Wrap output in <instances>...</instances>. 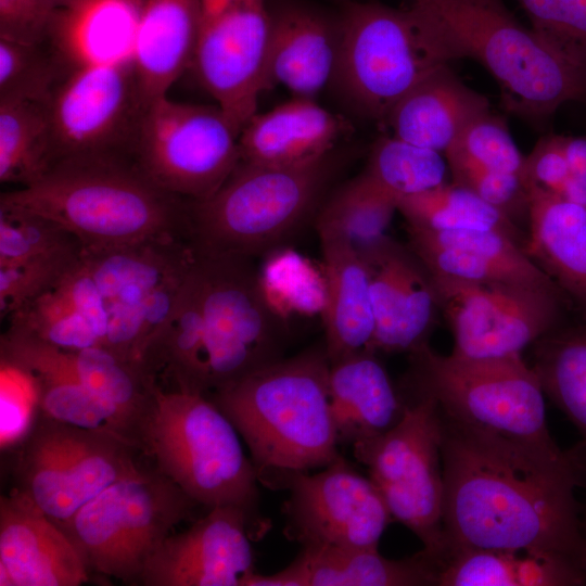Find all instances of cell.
I'll return each mask as SVG.
<instances>
[{
  "label": "cell",
  "mask_w": 586,
  "mask_h": 586,
  "mask_svg": "<svg viewBox=\"0 0 586 586\" xmlns=\"http://www.w3.org/2000/svg\"><path fill=\"white\" fill-rule=\"evenodd\" d=\"M412 1L436 17L462 58L487 69L508 112L539 124L566 102H586V65L523 26L502 0Z\"/></svg>",
  "instance_id": "277c9868"
},
{
  "label": "cell",
  "mask_w": 586,
  "mask_h": 586,
  "mask_svg": "<svg viewBox=\"0 0 586 586\" xmlns=\"http://www.w3.org/2000/svg\"><path fill=\"white\" fill-rule=\"evenodd\" d=\"M239 136L218 105L164 95L144 105L129 156L162 190L201 201L213 195L241 162Z\"/></svg>",
  "instance_id": "7c38bea8"
},
{
  "label": "cell",
  "mask_w": 586,
  "mask_h": 586,
  "mask_svg": "<svg viewBox=\"0 0 586 586\" xmlns=\"http://www.w3.org/2000/svg\"><path fill=\"white\" fill-rule=\"evenodd\" d=\"M285 534L302 547L378 548L393 520L370 477L341 456L309 474L297 473L284 485Z\"/></svg>",
  "instance_id": "e0dca14e"
},
{
  "label": "cell",
  "mask_w": 586,
  "mask_h": 586,
  "mask_svg": "<svg viewBox=\"0 0 586 586\" xmlns=\"http://www.w3.org/2000/svg\"><path fill=\"white\" fill-rule=\"evenodd\" d=\"M324 347L280 358L209 393L249 447L258 480L284 485L324 468L337 453Z\"/></svg>",
  "instance_id": "3957f363"
},
{
  "label": "cell",
  "mask_w": 586,
  "mask_h": 586,
  "mask_svg": "<svg viewBox=\"0 0 586 586\" xmlns=\"http://www.w3.org/2000/svg\"><path fill=\"white\" fill-rule=\"evenodd\" d=\"M0 359L34 380L43 415L79 428L106 432L140 449L141 421L89 391L72 371L65 349L14 328L1 334Z\"/></svg>",
  "instance_id": "ffe728a7"
},
{
  "label": "cell",
  "mask_w": 586,
  "mask_h": 586,
  "mask_svg": "<svg viewBox=\"0 0 586 586\" xmlns=\"http://www.w3.org/2000/svg\"><path fill=\"white\" fill-rule=\"evenodd\" d=\"M398 200L362 173L346 182L319 209L316 229L343 235L358 252L385 235Z\"/></svg>",
  "instance_id": "e575fe53"
},
{
  "label": "cell",
  "mask_w": 586,
  "mask_h": 586,
  "mask_svg": "<svg viewBox=\"0 0 586 586\" xmlns=\"http://www.w3.org/2000/svg\"><path fill=\"white\" fill-rule=\"evenodd\" d=\"M447 151L463 154L487 168L523 178L525 156L518 149L505 119L491 110L471 122Z\"/></svg>",
  "instance_id": "b9f144b4"
},
{
  "label": "cell",
  "mask_w": 586,
  "mask_h": 586,
  "mask_svg": "<svg viewBox=\"0 0 586 586\" xmlns=\"http://www.w3.org/2000/svg\"><path fill=\"white\" fill-rule=\"evenodd\" d=\"M570 177L561 135L545 136L525 157L523 179L526 188L536 187L562 198Z\"/></svg>",
  "instance_id": "bcb514c9"
},
{
  "label": "cell",
  "mask_w": 586,
  "mask_h": 586,
  "mask_svg": "<svg viewBox=\"0 0 586 586\" xmlns=\"http://www.w3.org/2000/svg\"><path fill=\"white\" fill-rule=\"evenodd\" d=\"M53 162L48 102L0 100V182L27 186Z\"/></svg>",
  "instance_id": "1f68e13d"
},
{
  "label": "cell",
  "mask_w": 586,
  "mask_h": 586,
  "mask_svg": "<svg viewBox=\"0 0 586 586\" xmlns=\"http://www.w3.org/2000/svg\"><path fill=\"white\" fill-rule=\"evenodd\" d=\"M358 253L370 275L374 333L369 351L410 353L428 343L441 309L424 264L388 235Z\"/></svg>",
  "instance_id": "d6986e66"
},
{
  "label": "cell",
  "mask_w": 586,
  "mask_h": 586,
  "mask_svg": "<svg viewBox=\"0 0 586 586\" xmlns=\"http://www.w3.org/2000/svg\"><path fill=\"white\" fill-rule=\"evenodd\" d=\"M316 230L323 260V347L332 364L369 351L374 333L370 275L358 251L343 235Z\"/></svg>",
  "instance_id": "d4e9b609"
},
{
  "label": "cell",
  "mask_w": 586,
  "mask_h": 586,
  "mask_svg": "<svg viewBox=\"0 0 586 586\" xmlns=\"http://www.w3.org/2000/svg\"><path fill=\"white\" fill-rule=\"evenodd\" d=\"M143 107L131 58L74 64L48 102L53 164L89 155L129 157Z\"/></svg>",
  "instance_id": "9a60e30c"
},
{
  "label": "cell",
  "mask_w": 586,
  "mask_h": 586,
  "mask_svg": "<svg viewBox=\"0 0 586 586\" xmlns=\"http://www.w3.org/2000/svg\"><path fill=\"white\" fill-rule=\"evenodd\" d=\"M73 0H0V39L41 44L50 41L60 13Z\"/></svg>",
  "instance_id": "f6af8a7d"
},
{
  "label": "cell",
  "mask_w": 586,
  "mask_h": 586,
  "mask_svg": "<svg viewBox=\"0 0 586 586\" xmlns=\"http://www.w3.org/2000/svg\"><path fill=\"white\" fill-rule=\"evenodd\" d=\"M393 520L413 532L423 548L443 539L442 419L437 402L415 393L403 418L387 432L353 444Z\"/></svg>",
  "instance_id": "4fadbf2b"
},
{
  "label": "cell",
  "mask_w": 586,
  "mask_h": 586,
  "mask_svg": "<svg viewBox=\"0 0 586 586\" xmlns=\"http://www.w3.org/2000/svg\"><path fill=\"white\" fill-rule=\"evenodd\" d=\"M1 449H12L31 428L39 408L31 377L0 359Z\"/></svg>",
  "instance_id": "ee69618b"
},
{
  "label": "cell",
  "mask_w": 586,
  "mask_h": 586,
  "mask_svg": "<svg viewBox=\"0 0 586 586\" xmlns=\"http://www.w3.org/2000/svg\"><path fill=\"white\" fill-rule=\"evenodd\" d=\"M415 393L477 428L559 450L547 426L544 391L521 355L489 358L444 356L425 343L410 352Z\"/></svg>",
  "instance_id": "ba28073f"
},
{
  "label": "cell",
  "mask_w": 586,
  "mask_h": 586,
  "mask_svg": "<svg viewBox=\"0 0 586 586\" xmlns=\"http://www.w3.org/2000/svg\"><path fill=\"white\" fill-rule=\"evenodd\" d=\"M374 354L362 351L330 364L328 391L339 443L381 435L405 413L406 402Z\"/></svg>",
  "instance_id": "f546056e"
},
{
  "label": "cell",
  "mask_w": 586,
  "mask_h": 586,
  "mask_svg": "<svg viewBox=\"0 0 586 586\" xmlns=\"http://www.w3.org/2000/svg\"><path fill=\"white\" fill-rule=\"evenodd\" d=\"M250 521L237 507L209 509L187 531L163 542L146 562L140 585L243 586L255 572Z\"/></svg>",
  "instance_id": "ac0fdd59"
},
{
  "label": "cell",
  "mask_w": 586,
  "mask_h": 586,
  "mask_svg": "<svg viewBox=\"0 0 586 586\" xmlns=\"http://www.w3.org/2000/svg\"><path fill=\"white\" fill-rule=\"evenodd\" d=\"M71 67L52 42L48 47L0 39V100L49 102Z\"/></svg>",
  "instance_id": "8d00e7d4"
},
{
  "label": "cell",
  "mask_w": 586,
  "mask_h": 586,
  "mask_svg": "<svg viewBox=\"0 0 586 586\" xmlns=\"http://www.w3.org/2000/svg\"><path fill=\"white\" fill-rule=\"evenodd\" d=\"M17 329L63 349L101 346L91 326L53 288L5 318Z\"/></svg>",
  "instance_id": "74e56055"
},
{
  "label": "cell",
  "mask_w": 586,
  "mask_h": 586,
  "mask_svg": "<svg viewBox=\"0 0 586 586\" xmlns=\"http://www.w3.org/2000/svg\"><path fill=\"white\" fill-rule=\"evenodd\" d=\"M90 573L65 531L15 497H0V586H79Z\"/></svg>",
  "instance_id": "44dd1931"
},
{
  "label": "cell",
  "mask_w": 586,
  "mask_h": 586,
  "mask_svg": "<svg viewBox=\"0 0 586 586\" xmlns=\"http://www.w3.org/2000/svg\"><path fill=\"white\" fill-rule=\"evenodd\" d=\"M79 245L71 232L49 219L0 209V266L25 264Z\"/></svg>",
  "instance_id": "f35d334b"
},
{
  "label": "cell",
  "mask_w": 586,
  "mask_h": 586,
  "mask_svg": "<svg viewBox=\"0 0 586 586\" xmlns=\"http://www.w3.org/2000/svg\"><path fill=\"white\" fill-rule=\"evenodd\" d=\"M487 111V99L445 64L404 94L383 124L391 135L444 154L467 126Z\"/></svg>",
  "instance_id": "83f0119b"
},
{
  "label": "cell",
  "mask_w": 586,
  "mask_h": 586,
  "mask_svg": "<svg viewBox=\"0 0 586 586\" xmlns=\"http://www.w3.org/2000/svg\"><path fill=\"white\" fill-rule=\"evenodd\" d=\"M563 145L571 177L562 199L586 207V136H563Z\"/></svg>",
  "instance_id": "7dc6e473"
},
{
  "label": "cell",
  "mask_w": 586,
  "mask_h": 586,
  "mask_svg": "<svg viewBox=\"0 0 586 586\" xmlns=\"http://www.w3.org/2000/svg\"><path fill=\"white\" fill-rule=\"evenodd\" d=\"M196 504L157 469L119 480L61 525L89 573L140 585L146 562Z\"/></svg>",
  "instance_id": "9c48e42d"
},
{
  "label": "cell",
  "mask_w": 586,
  "mask_h": 586,
  "mask_svg": "<svg viewBox=\"0 0 586 586\" xmlns=\"http://www.w3.org/2000/svg\"><path fill=\"white\" fill-rule=\"evenodd\" d=\"M454 183L500 209L510 218L518 212H528V193L521 176L480 165L455 151L444 153Z\"/></svg>",
  "instance_id": "7bdbcfd3"
},
{
  "label": "cell",
  "mask_w": 586,
  "mask_h": 586,
  "mask_svg": "<svg viewBox=\"0 0 586 586\" xmlns=\"http://www.w3.org/2000/svg\"><path fill=\"white\" fill-rule=\"evenodd\" d=\"M440 411L444 539L561 556L584 570L575 488L585 486L586 476L572 451L499 435Z\"/></svg>",
  "instance_id": "6da1fadb"
},
{
  "label": "cell",
  "mask_w": 586,
  "mask_h": 586,
  "mask_svg": "<svg viewBox=\"0 0 586 586\" xmlns=\"http://www.w3.org/2000/svg\"><path fill=\"white\" fill-rule=\"evenodd\" d=\"M82 251L79 245L25 264L0 266L1 318L5 319L53 288L79 259Z\"/></svg>",
  "instance_id": "ab89813d"
},
{
  "label": "cell",
  "mask_w": 586,
  "mask_h": 586,
  "mask_svg": "<svg viewBox=\"0 0 586 586\" xmlns=\"http://www.w3.org/2000/svg\"><path fill=\"white\" fill-rule=\"evenodd\" d=\"M528 257L586 309V207L527 187Z\"/></svg>",
  "instance_id": "4dcf8cb0"
},
{
  "label": "cell",
  "mask_w": 586,
  "mask_h": 586,
  "mask_svg": "<svg viewBox=\"0 0 586 586\" xmlns=\"http://www.w3.org/2000/svg\"><path fill=\"white\" fill-rule=\"evenodd\" d=\"M533 366L543 387L578 429L583 441L571 450L586 466V330L555 332L535 342Z\"/></svg>",
  "instance_id": "d6a6232c"
},
{
  "label": "cell",
  "mask_w": 586,
  "mask_h": 586,
  "mask_svg": "<svg viewBox=\"0 0 586 586\" xmlns=\"http://www.w3.org/2000/svg\"><path fill=\"white\" fill-rule=\"evenodd\" d=\"M11 496L59 526L111 484L141 471L136 445L113 434L61 422L38 411L12 448Z\"/></svg>",
  "instance_id": "30bf717a"
},
{
  "label": "cell",
  "mask_w": 586,
  "mask_h": 586,
  "mask_svg": "<svg viewBox=\"0 0 586 586\" xmlns=\"http://www.w3.org/2000/svg\"><path fill=\"white\" fill-rule=\"evenodd\" d=\"M332 174L331 154L296 166L241 161L213 195L188 201L192 251L254 259L279 250L314 212Z\"/></svg>",
  "instance_id": "8992f818"
},
{
  "label": "cell",
  "mask_w": 586,
  "mask_h": 586,
  "mask_svg": "<svg viewBox=\"0 0 586 586\" xmlns=\"http://www.w3.org/2000/svg\"><path fill=\"white\" fill-rule=\"evenodd\" d=\"M194 255L202 278L203 372L208 395L282 358L286 329L253 259Z\"/></svg>",
  "instance_id": "8fae6325"
},
{
  "label": "cell",
  "mask_w": 586,
  "mask_h": 586,
  "mask_svg": "<svg viewBox=\"0 0 586 586\" xmlns=\"http://www.w3.org/2000/svg\"><path fill=\"white\" fill-rule=\"evenodd\" d=\"M348 124L313 99L295 98L255 114L239 136L241 161L266 166H296L331 154Z\"/></svg>",
  "instance_id": "484cf974"
},
{
  "label": "cell",
  "mask_w": 586,
  "mask_h": 586,
  "mask_svg": "<svg viewBox=\"0 0 586 586\" xmlns=\"http://www.w3.org/2000/svg\"><path fill=\"white\" fill-rule=\"evenodd\" d=\"M446 169L441 152L390 135L374 142L362 174L399 200L445 183Z\"/></svg>",
  "instance_id": "d590c367"
},
{
  "label": "cell",
  "mask_w": 586,
  "mask_h": 586,
  "mask_svg": "<svg viewBox=\"0 0 586 586\" xmlns=\"http://www.w3.org/2000/svg\"><path fill=\"white\" fill-rule=\"evenodd\" d=\"M432 558L435 586H582L583 568L572 559L521 550L475 548L443 539Z\"/></svg>",
  "instance_id": "f1b7e54d"
},
{
  "label": "cell",
  "mask_w": 586,
  "mask_h": 586,
  "mask_svg": "<svg viewBox=\"0 0 586 586\" xmlns=\"http://www.w3.org/2000/svg\"><path fill=\"white\" fill-rule=\"evenodd\" d=\"M532 29L552 47L586 65V0H517Z\"/></svg>",
  "instance_id": "60d3db41"
},
{
  "label": "cell",
  "mask_w": 586,
  "mask_h": 586,
  "mask_svg": "<svg viewBox=\"0 0 586 586\" xmlns=\"http://www.w3.org/2000/svg\"><path fill=\"white\" fill-rule=\"evenodd\" d=\"M397 211L408 226L416 228L433 231H498L523 246L527 239L507 214L454 182L402 198Z\"/></svg>",
  "instance_id": "836d02e7"
},
{
  "label": "cell",
  "mask_w": 586,
  "mask_h": 586,
  "mask_svg": "<svg viewBox=\"0 0 586 586\" xmlns=\"http://www.w3.org/2000/svg\"><path fill=\"white\" fill-rule=\"evenodd\" d=\"M340 56L339 18L289 4L271 13L263 92L283 86L296 98L313 99L333 81Z\"/></svg>",
  "instance_id": "603a6c76"
},
{
  "label": "cell",
  "mask_w": 586,
  "mask_h": 586,
  "mask_svg": "<svg viewBox=\"0 0 586 586\" xmlns=\"http://www.w3.org/2000/svg\"><path fill=\"white\" fill-rule=\"evenodd\" d=\"M334 82L364 116L383 123L394 104L436 68L462 59L443 25L410 0L405 9L349 2L339 17Z\"/></svg>",
  "instance_id": "52a82bcc"
},
{
  "label": "cell",
  "mask_w": 586,
  "mask_h": 586,
  "mask_svg": "<svg viewBox=\"0 0 586 586\" xmlns=\"http://www.w3.org/2000/svg\"><path fill=\"white\" fill-rule=\"evenodd\" d=\"M585 474H586V469H585ZM582 531H583V566L586 573V511H585L584 520L582 521Z\"/></svg>",
  "instance_id": "c3c4849f"
},
{
  "label": "cell",
  "mask_w": 586,
  "mask_h": 586,
  "mask_svg": "<svg viewBox=\"0 0 586 586\" xmlns=\"http://www.w3.org/2000/svg\"><path fill=\"white\" fill-rule=\"evenodd\" d=\"M408 246L432 273L560 288L513 238L492 230L433 231L406 225Z\"/></svg>",
  "instance_id": "7402d4cb"
},
{
  "label": "cell",
  "mask_w": 586,
  "mask_h": 586,
  "mask_svg": "<svg viewBox=\"0 0 586 586\" xmlns=\"http://www.w3.org/2000/svg\"><path fill=\"white\" fill-rule=\"evenodd\" d=\"M243 586H435L430 555L394 560L378 548L303 547L283 570L252 573Z\"/></svg>",
  "instance_id": "cb8c5ba5"
},
{
  "label": "cell",
  "mask_w": 586,
  "mask_h": 586,
  "mask_svg": "<svg viewBox=\"0 0 586 586\" xmlns=\"http://www.w3.org/2000/svg\"><path fill=\"white\" fill-rule=\"evenodd\" d=\"M199 18V0H143L130 54L143 105L192 66Z\"/></svg>",
  "instance_id": "4316f807"
},
{
  "label": "cell",
  "mask_w": 586,
  "mask_h": 586,
  "mask_svg": "<svg viewBox=\"0 0 586 586\" xmlns=\"http://www.w3.org/2000/svg\"><path fill=\"white\" fill-rule=\"evenodd\" d=\"M431 273L453 335V355H521L556 328L562 291L509 281H472Z\"/></svg>",
  "instance_id": "5bb4252c"
},
{
  "label": "cell",
  "mask_w": 586,
  "mask_h": 586,
  "mask_svg": "<svg viewBox=\"0 0 586 586\" xmlns=\"http://www.w3.org/2000/svg\"><path fill=\"white\" fill-rule=\"evenodd\" d=\"M192 66L204 89L241 132L257 113L268 50L267 0H199Z\"/></svg>",
  "instance_id": "2e32d148"
},
{
  "label": "cell",
  "mask_w": 586,
  "mask_h": 586,
  "mask_svg": "<svg viewBox=\"0 0 586 586\" xmlns=\"http://www.w3.org/2000/svg\"><path fill=\"white\" fill-rule=\"evenodd\" d=\"M0 209L49 219L87 252L189 243L188 201L158 188L125 155L58 161L34 182L2 192Z\"/></svg>",
  "instance_id": "7a4b0ae2"
},
{
  "label": "cell",
  "mask_w": 586,
  "mask_h": 586,
  "mask_svg": "<svg viewBox=\"0 0 586 586\" xmlns=\"http://www.w3.org/2000/svg\"><path fill=\"white\" fill-rule=\"evenodd\" d=\"M239 433L206 395L158 383L140 426V447L196 505L232 506L256 519L258 474Z\"/></svg>",
  "instance_id": "5b68a950"
}]
</instances>
